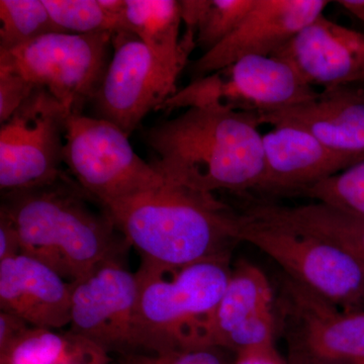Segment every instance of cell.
<instances>
[{"mask_svg": "<svg viewBox=\"0 0 364 364\" xmlns=\"http://www.w3.org/2000/svg\"><path fill=\"white\" fill-rule=\"evenodd\" d=\"M257 114L191 107L148 129L151 165L172 183L214 193L255 191L264 174Z\"/></svg>", "mask_w": 364, "mask_h": 364, "instance_id": "6da1fadb", "label": "cell"}, {"mask_svg": "<svg viewBox=\"0 0 364 364\" xmlns=\"http://www.w3.org/2000/svg\"><path fill=\"white\" fill-rule=\"evenodd\" d=\"M142 262L176 270L231 256L236 210L215 198L165 181L102 207Z\"/></svg>", "mask_w": 364, "mask_h": 364, "instance_id": "7a4b0ae2", "label": "cell"}, {"mask_svg": "<svg viewBox=\"0 0 364 364\" xmlns=\"http://www.w3.org/2000/svg\"><path fill=\"white\" fill-rule=\"evenodd\" d=\"M78 188L63 176L49 186L4 191L0 208L18 231L21 254L69 282L105 261L119 259L122 247L109 215L93 212Z\"/></svg>", "mask_w": 364, "mask_h": 364, "instance_id": "3957f363", "label": "cell"}, {"mask_svg": "<svg viewBox=\"0 0 364 364\" xmlns=\"http://www.w3.org/2000/svg\"><path fill=\"white\" fill-rule=\"evenodd\" d=\"M231 272L230 256L176 270L141 263L134 352L210 348V325Z\"/></svg>", "mask_w": 364, "mask_h": 364, "instance_id": "277c9868", "label": "cell"}, {"mask_svg": "<svg viewBox=\"0 0 364 364\" xmlns=\"http://www.w3.org/2000/svg\"><path fill=\"white\" fill-rule=\"evenodd\" d=\"M235 236L274 260L284 273L345 311L364 312V263L334 242L236 210Z\"/></svg>", "mask_w": 364, "mask_h": 364, "instance_id": "5b68a950", "label": "cell"}, {"mask_svg": "<svg viewBox=\"0 0 364 364\" xmlns=\"http://www.w3.org/2000/svg\"><path fill=\"white\" fill-rule=\"evenodd\" d=\"M318 95L298 72L275 57L249 56L193 79L159 111L198 109L259 114L303 104Z\"/></svg>", "mask_w": 364, "mask_h": 364, "instance_id": "8992f818", "label": "cell"}, {"mask_svg": "<svg viewBox=\"0 0 364 364\" xmlns=\"http://www.w3.org/2000/svg\"><path fill=\"white\" fill-rule=\"evenodd\" d=\"M112 36L49 33L0 51V67L18 72L36 87L49 91L69 114H82L109 66Z\"/></svg>", "mask_w": 364, "mask_h": 364, "instance_id": "52a82bcc", "label": "cell"}, {"mask_svg": "<svg viewBox=\"0 0 364 364\" xmlns=\"http://www.w3.org/2000/svg\"><path fill=\"white\" fill-rule=\"evenodd\" d=\"M63 163L86 195L102 207L165 181L151 163L136 154L123 131L83 114L67 119Z\"/></svg>", "mask_w": 364, "mask_h": 364, "instance_id": "ba28073f", "label": "cell"}, {"mask_svg": "<svg viewBox=\"0 0 364 364\" xmlns=\"http://www.w3.org/2000/svg\"><path fill=\"white\" fill-rule=\"evenodd\" d=\"M69 114L49 91L36 87L0 127V188H41L64 176L63 149Z\"/></svg>", "mask_w": 364, "mask_h": 364, "instance_id": "9c48e42d", "label": "cell"}, {"mask_svg": "<svg viewBox=\"0 0 364 364\" xmlns=\"http://www.w3.org/2000/svg\"><path fill=\"white\" fill-rule=\"evenodd\" d=\"M109 66L91 102L97 117L114 124L127 136L150 112L177 92L181 72L159 61L128 31L114 33Z\"/></svg>", "mask_w": 364, "mask_h": 364, "instance_id": "30bf717a", "label": "cell"}, {"mask_svg": "<svg viewBox=\"0 0 364 364\" xmlns=\"http://www.w3.org/2000/svg\"><path fill=\"white\" fill-rule=\"evenodd\" d=\"M279 296L289 351L341 364L364 363V312H345L286 273Z\"/></svg>", "mask_w": 364, "mask_h": 364, "instance_id": "8fae6325", "label": "cell"}, {"mask_svg": "<svg viewBox=\"0 0 364 364\" xmlns=\"http://www.w3.org/2000/svg\"><path fill=\"white\" fill-rule=\"evenodd\" d=\"M138 280L119 259L105 261L73 282L70 332L119 354L134 352Z\"/></svg>", "mask_w": 364, "mask_h": 364, "instance_id": "7c38bea8", "label": "cell"}, {"mask_svg": "<svg viewBox=\"0 0 364 364\" xmlns=\"http://www.w3.org/2000/svg\"><path fill=\"white\" fill-rule=\"evenodd\" d=\"M329 4L328 0H255L241 25L193 63V79L245 57H272L301 28L324 14Z\"/></svg>", "mask_w": 364, "mask_h": 364, "instance_id": "4fadbf2b", "label": "cell"}, {"mask_svg": "<svg viewBox=\"0 0 364 364\" xmlns=\"http://www.w3.org/2000/svg\"><path fill=\"white\" fill-rule=\"evenodd\" d=\"M272 57L289 63L313 87L364 85V33L334 23L324 14Z\"/></svg>", "mask_w": 364, "mask_h": 364, "instance_id": "5bb4252c", "label": "cell"}, {"mask_svg": "<svg viewBox=\"0 0 364 364\" xmlns=\"http://www.w3.org/2000/svg\"><path fill=\"white\" fill-rule=\"evenodd\" d=\"M263 149L264 174L255 191L262 195L303 196L318 182L358 164L291 124H277L264 134Z\"/></svg>", "mask_w": 364, "mask_h": 364, "instance_id": "9a60e30c", "label": "cell"}, {"mask_svg": "<svg viewBox=\"0 0 364 364\" xmlns=\"http://www.w3.org/2000/svg\"><path fill=\"white\" fill-rule=\"evenodd\" d=\"M257 117L260 124L299 127L335 152L364 161V85L327 88L303 104Z\"/></svg>", "mask_w": 364, "mask_h": 364, "instance_id": "2e32d148", "label": "cell"}, {"mask_svg": "<svg viewBox=\"0 0 364 364\" xmlns=\"http://www.w3.org/2000/svg\"><path fill=\"white\" fill-rule=\"evenodd\" d=\"M72 293L73 282L35 258L20 254L0 261V309L33 327L70 325Z\"/></svg>", "mask_w": 364, "mask_h": 364, "instance_id": "e0dca14e", "label": "cell"}, {"mask_svg": "<svg viewBox=\"0 0 364 364\" xmlns=\"http://www.w3.org/2000/svg\"><path fill=\"white\" fill-rule=\"evenodd\" d=\"M126 31L142 41L165 65L181 72L196 46L195 33H184L181 6L176 0H126L123 13Z\"/></svg>", "mask_w": 364, "mask_h": 364, "instance_id": "ac0fdd59", "label": "cell"}, {"mask_svg": "<svg viewBox=\"0 0 364 364\" xmlns=\"http://www.w3.org/2000/svg\"><path fill=\"white\" fill-rule=\"evenodd\" d=\"M274 294L265 273L247 261L232 269L212 325L210 348L223 349L228 337L256 314L274 306Z\"/></svg>", "mask_w": 364, "mask_h": 364, "instance_id": "d6986e66", "label": "cell"}, {"mask_svg": "<svg viewBox=\"0 0 364 364\" xmlns=\"http://www.w3.org/2000/svg\"><path fill=\"white\" fill-rule=\"evenodd\" d=\"M255 212L261 217L334 242L364 263V217L322 203L289 207L262 202L256 205Z\"/></svg>", "mask_w": 364, "mask_h": 364, "instance_id": "ffe728a7", "label": "cell"}, {"mask_svg": "<svg viewBox=\"0 0 364 364\" xmlns=\"http://www.w3.org/2000/svg\"><path fill=\"white\" fill-rule=\"evenodd\" d=\"M111 364L109 352L72 332L31 326L4 353L0 364Z\"/></svg>", "mask_w": 364, "mask_h": 364, "instance_id": "44dd1931", "label": "cell"}, {"mask_svg": "<svg viewBox=\"0 0 364 364\" xmlns=\"http://www.w3.org/2000/svg\"><path fill=\"white\" fill-rule=\"evenodd\" d=\"M59 33L75 35L126 31L124 0H43Z\"/></svg>", "mask_w": 364, "mask_h": 364, "instance_id": "7402d4cb", "label": "cell"}, {"mask_svg": "<svg viewBox=\"0 0 364 364\" xmlns=\"http://www.w3.org/2000/svg\"><path fill=\"white\" fill-rule=\"evenodd\" d=\"M54 32L58 31L43 0H0V51Z\"/></svg>", "mask_w": 364, "mask_h": 364, "instance_id": "603a6c76", "label": "cell"}, {"mask_svg": "<svg viewBox=\"0 0 364 364\" xmlns=\"http://www.w3.org/2000/svg\"><path fill=\"white\" fill-rule=\"evenodd\" d=\"M254 4L255 0H202L193 26L196 47L207 53L221 44L241 25Z\"/></svg>", "mask_w": 364, "mask_h": 364, "instance_id": "cb8c5ba5", "label": "cell"}, {"mask_svg": "<svg viewBox=\"0 0 364 364\" xmlns=\"http://www.w3.org/2000/svg\"><path fill=\"white\" fill-rule=\"evenodd\" d=\"M303 196L316 203L364 217V161L318 182Z\"/></svg>", "mask_w": 364, "mask_h": 364, "instance_id": "d4e9b609", "label": "cell"}, {"mask_svg": "<svg viewBox=\"0 0 364 364\" xmlns=\"http://www.w3.org/2000/svg\"><path fill=\"white\" fill-rule=\"evenodd\" d=\"M277 328V317L273 306L256 314L242 324L228 337L223 349L234 351L238 355L244 352L275 348Z\"/></svg>", "mask_w": 364, "mask_h": 364, "instance_id": "484cf974", "label": "cell"}, {"mask_svg": "<svg viewBox=\"0 0 364 364\" xmlns=\"http://www.w3.org/2000/svg\"><path fill=\"white\" fill-rule=\"evenodd\" d=\"M119 364H229L219 348L189 349L146 353L130 352L121 354ZM234 364V363H232Z\"/></svg>", "mask_w": 364, "mask_h": 364, "instance_id": "4316f807", "label": "cell"}, {"mask_svg": "<svg viewBox=\"0 0 364 364\" xmlns=\"http://www.w3.org/2000/svg\"><path fill=\"white\" fill-rule=\"evenodd\" d=\"M35 88L18 72L0 67V124L13 116Z\"/></svg>", "mask_w": 364, "mask_h": 364, "instance_id": "83f0119b", "label": "cell"}, {"mask_svg": "<svg viewBox=\"0 0 364 364\" xmlns=\"http://www.w3.org/2000/svg\"><path fill=\"white\" fill-rule=\"evenodd\" d=\"M31 327L18 316L0 313V353H4Z\"/></svg>", "mask_w": 364, "mask_h": 364, "instance_id": "f1b7e54d", "label": "cell"}, {"mask_svg": "<svg viewBox=\"0 0 364 364\" xmlns=\"http://www.w3.org/2000/svg\"><path fill=\"white\" fill-rule=\"evenodd\" d=\"M21 254V240L13 222L0 214V261Z\"/></svg>", "mask_w": 364, "mask_h": 364, "instance_id": "f546056e", "label": "cell"}, {"mask_svg": "<svg viewBox=\"0 0 364 364\" xmlns=\"http://www.w3.org/2000/svg\"><path fill=\"white\" fill-rule=\"evenodd\" d=\"M234 364H289V363L279 355L277 348H272L238 354Z\"/></svg>", "mask_w": 364, "mask_h": 364, "instance_id": "4dcf8cb0", "label": "cell"}, {"mask_svg": "<svg viewBox=\"0 0 364 364\" xmlns=\"http://www.w3.org/2000/svg\"><path fill=\"white\" fill-rule=\"evenodd\" d=\"M287 363L289 364H341L324 360V359L313 358V356L306 355V354L299 353V352L291 351H289Z\"/></svg>", "mask_w": 364, "mask_h": 364, "instance_id": "1f68e13d", "label": "cell"}, {"mask_svg": "<svg viewBox=\"0 0 364 364\" xmlns=\"http://www.w3.org/2000/svg\"><path fill=\"white\" fill-rule=\"evenodd\" d=\"M337 4L364 23V0H339Z\"/></svg>", "mask_w": 364, "mask_h": 364, "instance_id": "d6a6232c", "label": "cell"}, {"mask_svg": "<svg viewBox=\"0 0 364 364\" xmlns=\"http://www.w3.org/2000/svg\"><path fill=\"white\" fill-rule=\"evenodd\" d=\"M70 364H77V363H70Z\"/></svg>", "mask_w": 364, "mask_h": 364, "instance_id": "836d02e7", "label": "cell"}, {"mask_svg": "<svg viewBox=\"0 0 364 364\" xmlns=\"http://www.w3.org/2000/svg\"><path fill=\"white\" fill-rule=\"evenodd\" d=\"M360 364H364V363H360Z\"/></svg>", "mask_w": 364, "mask_h": 364, "instance_id": "e575fe53", "label": "cell"}]
</instances>
